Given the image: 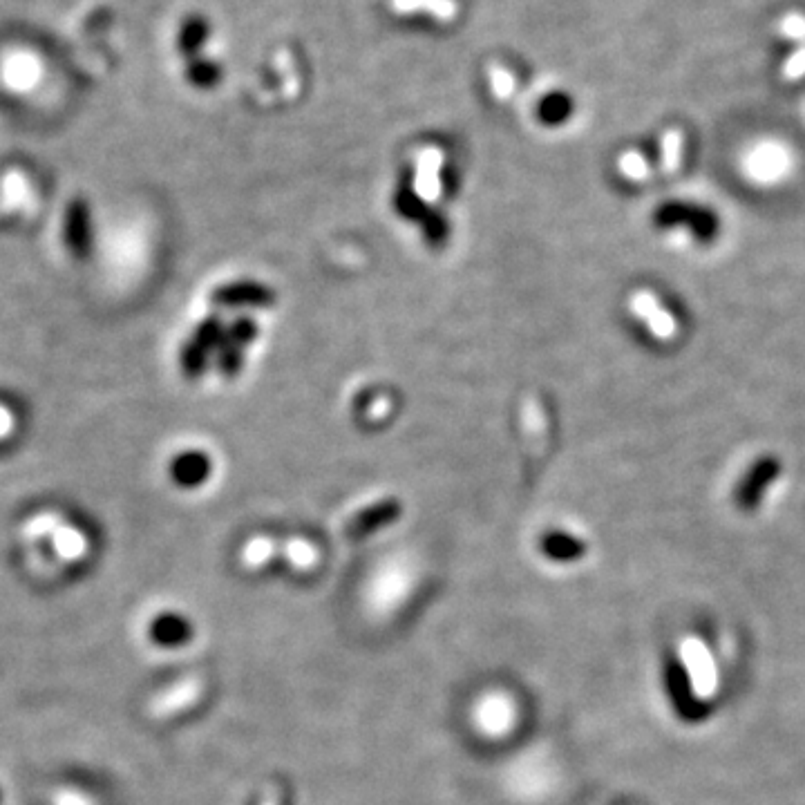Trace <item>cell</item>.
Listing matches in <instances>:
<instances>
[{
	"label": "cell",
	"instance_id": "cell-14",
	"mask_svg": "<svg viewBox=\"0 0 805 805\" xmlns=\"http://www.w3.org/2000/svg\"><path fill=\"white\" fill-rule=\"evenodd\" d=\"M779 475V461L776 459H765L759 466L754 468V472L747 479L743 488V504L745 506H756L763 495V490L770 486V483Z\"/></svg>",
	"mask_w": 805,
	"mask_h": 805
},
{
	"label": "cell",
	"instance_id": "cell-23",
	"mask_svg": "<svg viewBox=\"0 0 805 805\" xmlns=\"http://www.w3.org/2000/svg\"><path fill=\"white\" fill-rule=\"evenodd\" d=\"M783 34L792 36V39H803V36H805V18H801V16L785 18Z\"/></svg>",
	"mask_w": 805,
	"mask_h": 805
},
{
	"label": "cell",
	"instance_id": "cell-16",
	"mask_svg": "<svg viewBox=\"0 0 805 805\" xmlns=\"http://www.w3.org/2000/svg\"><path fill=\"white\" fill-rule=\"evenodd\" d=\"M425 242L432 246H443L450 238V222L445 220V215L437 208H430L425 217L421 220Z\"/></svg>",
	"mask_w": 805,
	"mask_h": 805
},
{
	"label": "cell",
	"instance_id": "cell-1",
	"mask_svg": "<svg viewBox=\"0 0 805 805\" xmlns=\"http://www.w3.org/2000/svg\"><path fill=\"white\" fill-rule=\"evenodd\" d=\"M222 336L224 325L220 316H208L195 327L193 336L186 340L182 354H179V367H182L186 378L195 381L206 372V365L211 361V354L220 347Z\"/></svg>",
	"mask_w": 805,
	"mask_h": 805
},
{
	"label": "cell",
	"instance_id": "cell-11",
	"mask_svg": "<svg viewBox=\"0 0 805 805\" xmlns=\"http://www.w3.org/2000/svg\"><path fill=\"white\" fill-rule=\"evenodd\" d=\"M656 220H658V224L689 222V224H694V229L698 231V235H703V238H709V235H712L716 229V220L712 215L705 211H698V208L683 206V204H671V206L660 208Z\"/></svg>",
	"mask_w": 805,
	"mask_h": 805
},
{
	"label": "cell",
	"instance_id": "cell-18",
	"mask_svg": "<svg viewBox=\"0 0 805 805\" xmlns=\"http://www.w3.org/2000/svg\"><path fill=\"white\" fill-rule=\"evenodd\" d=\"M618 170L624 177L633 179V182H642V179H647L651 173L647 159L636 153V150H627V153H622L618 157Z\"/></svg>",
	"mask_w": 805,
	"mask_h": 805
},
{
	"label": "cell",
	"instance_id": "cell-2",
	"mask_svg": "<svg viewBox=\"0 0 805 805\" xmlns=\"http://www.w3.org/2000/svg\"><path fill=\"white\" fill-rule=\"evenodd\" d=\"M258 322L251 316H240L231 322L229 329H224L220 347L215 352L217 372L224 378H235L240 374L244 363V349L258 338Z\"/></svg>",
	"mask_w": 805,
	"mask_h": 805
},
{
	"label": "cell",
	"instance_id": "cell-9",
	"mask_svg": "<svg viewBox=\"0 0 805 805\" xmlns=\"http://www.w3.org/2000/svg\"><path fill=\"white\" fill-rule=\"evenodd\" d=\"M65 240H68V246L79 258L88 255L92 249L90 208L81 200H74L68 206V215H65Z\"/></svg>",
	"mask_w": 805,
	"mask_h": 805
},
{
	"label": "cell",
	"instance_id": "cell-3",
	"mask_svg": "<svg viewBox=\"0 0 805 805\" xmlns=\"http://www.w3.org/2000/svg\"><path fill=\"white\" fill-rule=\"evenodd\" d=\"M211 300L222 309H269L276 302V293L262 282L238 280L217 287Z\"/></svg>",
	"mask_w": 805,
	"mask_h": 805
},
{
	"label": "cell",
	"instance_id": "cell-10",
	"mask_svg": "<svg viewBox=\"0 0 805 805\" xmlns=\"http://www.w3.org/2000/svg\"><path fill=\"white\" fill-rule=\"evenodd\" d=\"M200 696H202V680L186 678V680H182V683H177L175 687L164 691V694L155 700L153 712H155V716H168V714L182 712V709L197 703V698Z\"/></svg>",
	"mask_w": 805,
	"mask_h": 805
},
{
	"label": "cell",
	"instance_id": "cell-19",
	"mask_svg": "<svg viewBox=\"0 0 805 805\" xmlns=\"http://www.w3.org/2000/svg\"><path fill=\"white\" fill-rule=\"evenodd\" d=\"M571 101L564 94H551L544 103H542V119L546 123H560L564 121L568 115H571Z\"/></svg>",
	"mask_w": 805,
	"mask_h": 805
},
{
	"label": "cell",
	"instance_id": "cell-8",
	"mask_svg": "<svg viewBox=\"0 0 805 805\" xmlns=\"http://www.w3.org/2000/svg\"><path fill=\"white\" fill-rule=\"evenodd\" d=\"M211 472H213L211 459H208L204 452L197 450L177 454L173 463H170V477H173L177 486L182 488L202 486V483L211 477Z\"/></svg>",
	"mask_w": 805,
	"mask_h": 805
},
{
	"label": "cell",
	"instance_id": "cell-12",
	"mask_svg": "<svg viewBox=\"0 0 805 805\" xmlns=\"http://www.w3.org/2000/svg\"><path fill=\"white\" fill-rule=\"evenodd\" d=\"M153 638L166 647H177L193 638V627L184 615L166 613L153 622Z\"/></svg>",
	"mask_w": 805,
	"mask_h": 805
},
{
	"label": "cell",
	"instance_id": "cell-22",
	"mask_svg": "<svg viewBox=\"0 0 805 805\" xmlns=\"http://www.w3.org/2000/svg\"><path fill=\"white\" fill-rule=\"evenodd\" d=\"M803 74H805V50H799L783 63V79L797 81Z\"/></svg>",
	"mask_w": 805,
	"mask_h": 805
},
{
	"label": "cell",
	"instance_id": "cell-24",
	"mask_svg": "<svg viewBox=\"0 0 805 805\" xmlns=\"http://www.w3.org/2000/svg\"><path fill=\"white\" fill-rule=\"evenodd\" d=\"M441 186H443V193H445V195H452V193L459 188V179L452 175L450 166L443 168V173H441Z\"/></svg>",
	"mask_w": 805,
	"mask_h": 805
},
{
	"label": "cell",
	"instance_id": "cell-15",
	"mask_svg": "<svg viewBox=\"0 0 805 805\" xmlns=\"http://www.w3.org/2000/svg\"><path fill=\"white\" fill-rule=\"evenodd\" d=\"M685 135L676 128L667 130L660 141V170L665 175H674L683 161Z\"/></svg>",
	"mask_w": 805,
	"mask_h": 805
},
{
	"label": "cell",
	"instance_id": "cell-13",
	"mask_svg": "<svg viewBox=\"0 0 805 805\" xmlns=\"http://www.w3.org/2000/svg\"><path fill=\"white\" fill-rule=\"evenodd\" d=\"M394 208L399 211V215L405 217V220H414V222H421L425 213L430 211V206L421 200L419 193H416L414 177L405 175L399 182V186H396Z\"/></svg>",
	"mask_w": 805,
	"mask_h": 805
},
{
	"label": "cell",
	"instance_id": "cell-21",
	"mask_svg": "<svg viewBox=\"0 0 805 805\" xmlns=\"http://www.w3.org/2000/svg\"><path fill=\"white\" fill-rule=\"evenodd\" d=\"M287 555H289L291 564L298 566V568H307V566H311V564L316 562L314 548H311V546L305 544V542H293V544H289Z\"/></svg>",
	"mask_w": 805,
	"mask_h": 805
},
{
	"label": "cell",
	"instance_id": "cell-25",
	"mask_svg": "<svg viewBox=\"0 0 805 805\" xmlns=\"http://www.w3.org/2000/svg\"><path fill=\"white\" fill-rule=\"evenodd\" d=\"M262 805H278V803L273 801V799H264V801H262Z\"/></svg>",
	"mask_w": 805,
	"mask_h": 805
},
{
	"label": "cell",
	"instance_id": "cell-4",
	"mask_svg": "<svg viewBox=\"0 0 805 805\" xmlns=\"http://www.w3.org/2000/svg\"><path fill=\"white\" fill-rule=\"evenodd\" d=\"M401 513H403V506L399 499L376 501V504L363 508L361 513H356L352 519H349L345 533L352 539H363L367 535L376 533V530L394 524L396 519L401 517Z\"/></svg>",
	"mask_w": 805,
	"mask_h": 805
},
{
	"label": "cell",
	"instance_id": "cell-6",
	"mask_svg": "<svg viewBox=\"0 0 805 805\" xmlns=\"http://www.w3.org/2000/svg\"><path fill=\"white\" fill-rule=\"evenodd\" d=\"M475 723L488 736H501L515 723V707L506 696H486L475 707Z\"/></svg>",
	"mask_w": 805,
	"mask_h": 805
},
{
	"label": "cell",
	"instance_id": "cell-5",
	"mask_svg": "<svg viewBox=\"0 0 805 805\" xmlns=\"http://www.w3.org/2000/svg\"><path fill=\"white\" fill-rule=\"evenodd\" d=\"M631 311L636 314L649 331L660 340H669L676 336L678 325L676 318L660 305L658 298L649 291H636L631 296Z\"/></svg>",
	"mask_w": 805,
	"mask_h": 805
},
{
	"label": "cell",
	"instance_id": "cell-20",
	"mask_svg": "<svg viewBox=\"0 0 805 805\" xmlns=\"http://www.w3.org/2000/svg\"><path fill=\"white\" fill-rule=\"evenodd\" d=\"M271 553H273V546L267 542V539H255V542H251L244 548V562L249 566H260L269 560Z\"/></svg>",
	"mask_w": 805,
	"mask_h": 805
},
{
	"label": "cell",
	"instance_id": "cell-7",
	"mask_svg": "<svg viewBox=\"0 0 805 805\" xmlns=\"http://www.w3.org/2000/svg\"><path fill=\"white\" fill-rule=\"evenodd\" d=\"M683 660H685V669L691 678V683H694L698 694L709 696L712 691L716 689V669H714V662L712 656H709L707 649L703 647V642H698L694 638H689L683 642Z\"/></svg>",
	"mask_w": 805,
	"mask_h": 805
},
{
	"label": "cell",
	"instance_id": "cell-17",
	"mask_svg": "<svg viewBox=\"0 0 805 805\" xmlns=\"http://www.w3.org/2000/svg\"><path fill=\"white\" fill-rule=\"evenodd\" d=\"M544 551L557 557V560H573V557H580L582 555V544L577 542L575 537L571 535H564V533H553L544 539Z\"/></svg>",
	"mask_w": 805,
	"mask_h": 805
}]
</instances>
